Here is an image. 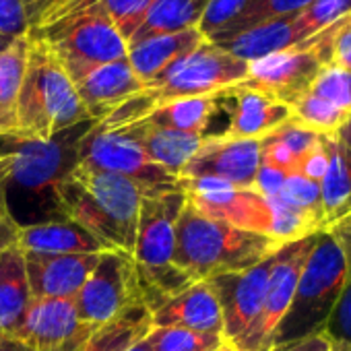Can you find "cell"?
<instances>
[{
	"instance_id": "34",
	"label": "cell",
	"mask_w": 351,
	"mask_h": 351,
	"mask_svg": "<svg viewBox=\"0 0 351 351\" xmlns=\"http://www.w3.org/2000/svg\"><path fill=\"white\" fill-rule=\"evenodd\" d=\"M287 207L312 217L320 232H324V209H322V199H320V184L304 178L302 173H289L285 178V184L281 193L275 197Z\"/></svg>"
},
{
	"instance_id": "43",
	"label": "cell",
	"mask_w": 351,
	"mask_h": 351,
	"mask_svg": "<svg viewBox=\"0 0 351 351\" xmlns=\"http://www.w3.org/2000/svg\"><path fill=\"white\" fill-rule=\"evenodd\" d=\"M326 169H328V134H322L318 145L300 161L298 173H302L304 178L320 184Z\"/></svg>"
},
{
	"instance_id": "4",
	"label": "cell",
	"mask_w": 351,
	"mask_h": 351,
	"mask_svg": "<svg viewBox=\"0 0 351 351\" xmlns=\"http://www.w3.org/2000/svg\"><path fill=\"white\" fill-rule=\"evenodd\" d=\"M89 120L60 60L42 42L29 38L25 77L17 97L15 132L38 141H52L60 132Z\"/></svg>"
},
{
	"instance_id": "32",
	"label": "cell",
	"mask_w": 351,
	"mask_h": 351,
	"mask_svg": "<svg viewBox=\"0 0 351 351\" xmlns=\"http://www.w3.org/2000/svg\"><path fill=\"white\" fill-rule=\"evenodd\" d=\"M291 120L318 134H335L349 120V116L330 101L308 91L291 106Z\"/></svg>"
},
{
	"instance_id": "40",
	"label": "cell",
	"mask_w": 351,
	"mask_h": 351,
	"mask_svg": "<svg viewBox=\"0 0 351 351\" xmlns=\"http://www.w3.org/2000/svg\"><path fill=\"white\" fill-rule=\"evenodd\" d=\"M269 136H273V138H277L279 143H283V145L298 157V161H302V159L318 145V141H320L322 134H318V132H314V130H310V128H304V126H300L298 122L289 120L287 124H283L281 128H277V130L271 132Z\"/></svg>"
},
{
	"instance_id": "5",
	"label": "cell",
	"mask_w": 351,
	"mask_h": 351,
	"mask_svg": "<svg viewBox=\"0 0 351 351\" xmlns=\"http://www.w3.org/2000/svg\"><path fill=\"white\" fill-rule=\"evenodd\" d=\"M27 36L42 42L66 73L124 60L128 52L101 0H60Z\"/></svg>"
},
{
	"instance_id": "13",
	"label": "cell",
	"mask_w": 351,
	"mask_h": 351,
	"mask_svg": "<svg viewBox=\"0 0 351 351\" xmlns=\"http://www.w3.org/2000/svg\"><path fill=\"white\" fill-rule=\"evenodd\" d=\"M275 254L246 271L223 273L207 279L223 314V341L232 347L248 335L263 310Z\"/></svg>"
},
{
	"instance_id": "33",
	"label": "cell",
	"mask_w": 351,
	"mask_h": 351,
	"mask_svg": "<svg viewBox=\"0 0 351 351\" xmlns=\"http://www.w3.org/2000/svg\"><path fill=\"white\" fill-rule=\"evenodd\" d=\"M147 339L153 351H217L226 343L221 335L197 332L182 326H153Z\"/></svg>"
},
{
	"instance_id": "44",
	"label": "cell",
	"mask_w": 351,
	"mask_h": 351,
	"mask_svg": "<svg viewBox=\"0 0 351 351\" xmlns=\"http://www.w3.org/2000/svg\"><path fill=\"white\" fill-rule=\"evenodd\" d=\"M330 64L351 71V27L341 21L332 25L330 40Z\"/></svg>"
},
{
	"instance_id": "21",
	"label": "cell",
	"mask_w": 351,
	"mask_h": 351,
	"mask_svg": "<svg viewBox=\"0 0 351 351\" xmlns=\"http://www.w3.org/2000/svg\"><path fill=\"white\" fill-rule=\"evenodd\" d=\"M306 40H310V38L302 29V25L298 21V13H295L289 17H281V19L269 21L263 25L250 27L246 32L217 40L213 44L246 62H252V60L265 58L269 54L295 48Z\"/></svg>"
},
{
	"instance_id": "38",
	"label": "cell",
	"mask_w": 351,
	"mask_h": 351,
	"mask_svg": "<svg viewBox=\"0 0 351 351\" xmlns=\"http://www.w3.org/2000/svg\"><path fill=\"white\" fill-rule=\"evenodd\" d=\"M332 345L351 349V279L345 281L322 330Z\"/></svg>"
},
{
	"instance_id": "31",
	"label": "cell",
	"mask_w": 351,
	"mask_h": 351,
	"mask_svg": "<svg viewBox=\"0 0 351 351\" xmlns=\"http://www.w3.org/2000/svg\"><path fill=\"white\" fill-rule=\"evenodd\" d=\"M312 0H252V3L240 13V17L236 21H232L221 34L209 38V42H217L230 36H236L240 32H246L250 27L281 19V17H289L295 15L300 11H304Z\"/></svg>"
},
{
	"instance_id": "54",
	"label": "cell",
	"mask_w": 351,
	"mask_h": 351,
	"mask_svg": "<svg viewBox=\"0 0 351 351\" xmlns=\"http://www.w3.org/2000/svg\"><path fill=\"white\" fill-rule=\"evenodd\" d=\"M15 40H17V38H15ZM15 40H13V38H7V36H0V54H3Z\"/></svg>"
},
{
	"instance_id": "55",
	"label": "cell",
	"mask_w": 351,
	"mask_h": 351,
	"mask_svg": "<svg viewBox=\"0 0 351 351\" xmlns=\"http://www.w3.org/2000/svg\"><path fill=\"white\" fill-rule=\"evenodd\" d=\"M219 351H238V349H234L232 345H228V343H223V345L219 347Z\"/></svg>"
},
{
	"instance_id": "16",
	"label": "cell",
	"mask_w": 351,
	"mask_h": 351,
	"mask_svg": "<svg viewBox=\"0 0 351 351\" xmlns=\"http://www.w3.org/2000/svg\"><path fill=\"white\" fill-rule=\"evenodd\" d=\"M186 195L171 191L141 199L136 242L132 261L136 267L155 269L171 265L176 250V223L184 209Z\"/></svg>"
},
{
	"instance_id": "27",
	"label": "cell",
	"mask_w": 351,
	"mask_h": 351,
	"mask_svg": "<svg viewBox=\"0 0 351 351\" xmlns=\"http://www.w3.org/2000/svg\"><path fill=\"white\" fill-rule=\"evenodd\" d=\"M151 328V312L143 304H134L110 322L97 326L81 351H126L145 339Z\"/></svg>"
},
{
	"instance_id": "9",
	"label": "cell",
	"mask_w": 351,
	"mask_h": 351,
	"mask_svg": "<svg viewBox=\"0 0 351 351\" xmlns=\"http://www.w3.org/2000/svg\"><path fill=\"white\" fill-rule=\"evenodd\" d=\"M89 122L79 134L71 128L60 132L52 141H38L19 132L0 134V157L7 163L9 182H15L32 193H52L58 182L77 165V145L83 132L89 130ZM81 126V124H79Z\"/></svg>"
},
{
	"instance_id": "52",
	"label": "cell",
	"mask_w": 351,
	"mask_h": 351,
	"mask_svg": "<svg viewBox=\"0 0 351 351\" xmlns=\"http://www.w3.org/2000/svg\"><path fill=\"white\" fill-rule=\"evenodd\" d=\"M335 136H337V141L351 153V118L335 132Z\"/></svg>"
},
{
	"instance_id": "53",
	"label": "cell",
	"mask_w": 351,
	"mask_h": 351,
	"mask_svg": "<svg viewBox=\"0 0 351 351\" xmlns=\"http://www.w3.org/2000/svg\"><path fill=\"white\" fill-rule=\"evenodd\" d=\"M126 351H153V347H151V343H149V339L145 337V339H141V341H136L130 349H126Z\"/></svg>"
},
{
	"instance_id": "25",
	"label": "cell",
	"mask_w": 351,
	"mask_h": 351,
	"mask_svg": "<svg viewBox=\"0 0 351 351\" xmlns=\"http://www.w3.org/2000/svg\"><path fill=\"white\" fill-rule=\"evenodd\" d=\"M17 246L21 252L40 254H93L106 252L104 244L97 242L77 223H42L19 228Z\"/></svg>"
},
{
	"instance_id": "46",
	"label": "cell",
	"mask_w": 351,
	"mask_h": 351,
	"mask_svg": "<svg viewBox=\"0 0 351 351\" xmlns=\"http://www.w3.org/2000/svg\"><path fill=\"white\" fill-rule=\"evenodd\" d=\"M271 351H335V345L330 343V339L324 332H318V335H310L300 341L277 345Z\"/></svg>"
},
{
	"instance_id": "7",
	"label": "cell",
	"mask_w": 351,
	"mask_h": 351,
	"mask_svg": "<svg viewBox=\"0 0 351 351\" xmlns=\"http://www.w3.org/2000/svg\"><path fill=\"white\" fill-rule=\"evenodd\" d=\"M77 165L122 176L141 189L143 197L182 191V180L178 176H171L155 161H151L143 147L124 130L106 128L99 122H93L89 130L79 138Z\"/></svg>"
},
{
	"instance_id": "56",
	"label": "cell",
	"mask_w": 351,
	"mask_h": 351,
	"mask_svg": "<svg viewBox=\"0 0 351 351\" xmlns=\"http://www.w3.org/2000/svg\"><path fill=\"white\" fill-rule=\"evenodd\" d=\"M343 23H345V25H349V27H351V13H349V15H347V17H343Z\"/></svg>"
},
{
	"instance_id": "10",
	"label": "cell",
	"mask_w": 351,
	"mask_h": 351,
	"mask_svg": "<svg viewBox=\"0 0 351 351\" xmlns=\"http://www.w3.org/2000/svg\"><path fill=\"white\" fill-rule=\"evenodd\" d=\"M186 201L203 215L244 232L273 234V203L254 189H240L217 178H180ZM275 240V238H273Z\"/></svg>"
},
{
	"instance_id": "26",
	"label": "cell",
	"mask_w": 351,
	"mask_h": 351,
	"mask_svg": "<svg viewBox=\"0 0 351 351\" xmlns=\"http://www.w3.org/2000/svg\"><path fill=\"white\" fill-rule=\"evenodd\" d=\"M207 5L209 0H151L147 15L128 46L155 36H167L199 27Z\"/></svg>"
},
{
	"instance_id": "6",
	"label": "cell",
	"mask_w": 351,
	"mask_h": 351,
	"mask_svg": "<svg viewBox=\"0 0 351 351\" xmlns=\"http://www.w3.org/2000/svg\"><path fill=\"white\" fill-rule=\"evenodd\" d=\"M345 281V254L328 232H320L300 273L289 310L275 332L273 347L322 332Z\"/></svg>"
},
{
	"instance_id": "42",
	"label": "cell",
	"mask_w": 351,
	"mask_h": 351,
	"mask_svg": "<svg viewBox=\"0 0 351 351\" xmlns=\"http://www.w3.org/2000/svg\"><path fill=\"white\" fill-rule=\"evenodd\" d=\"M27 19L23 11V0H0V36L21 38L27 36Z\"/></svg>"
},
{
	"instance_id": "11",
	"label": "cell",
	"mask_w": 351,
	"mask_h": 351,
	"mask_svg": "<svg viewBox=\"0 0 351 351\" xmlns=\"http://www.w3.org/2000/svg\"><path fill=\"white\" fill-rule=\"evenodd\" d=\"M316 240H318V234H312L302 240L283 244L277 250V254L273 258L267 291H265L263 310H261L254 326L234 349H238V351H271L273 349L275 332H277L283 316L289 310L300 273H302Z\"/></svg>"
},
{
	"instance_id": "15",
	"label": "cell",
	"mask_w": 351,
	"mask_h": 351,
	"mask_svg": "<svg viewBox=\"0 0 351 351\" xmlns=\"http://www.w3.org/2000/svg\"><path fill=\"white\" fill-rule=\"evenodd\" d=\"M95 328L79 318L75 298L32 300L19 341L32 351H81Z\"/></svg>"
},
{
	"instance_id": "37",
	"label": "cell",
	"mask_w": 351,
	"mask_h": 351,
	"mask_svg": "<svg viewBox=\"0 0 351 351\" xmlns=\"http://www.w3.org/2000/svg\"><path fill=\"white\" fill-rule=\"evenodd\" d=\"M151 0H101V7L128 44L141 27Z\"/></svg>"
},
{
	"instance_id": "29",
	"label": "cell",
	"mask_w": 351,
	"mask_h": 351,
	"mask_svg": "<svg viewBox=\"0 0 351 351\" xmlns=\"http://www.w3.org/2000/svg\"><path fill=\"white\" fill-rule=\"evenodd\" d=\"M217 95L173 99L155 108L145 120L155 126H163L186 134H205L211 116L217 108Z\"/></svg>"
},
{
	"instance_id": "23",
	"label": "cell",
	"mask_w": 351,
	"mask_h": 351,
	"mask_svg": "<svg viewBox=\"0 0 351 351\" xmlns=\"http://www.w3.org/2000/svg\"><path fill=\"white\" fill-rule=\"evenodd\" d=\"M120 130H124L132 141H136L151 161H155L171 176H178V178L184 165L193 159V155L199 151L205 138V134H186L178 130H169L163 126H155L147 120L122 126Z\"/></svg>"
},
{
	"instance_id": "35",
	"label": "cell",
	"mask_w": 351,
	"mask_h": 351,
	"mask_svg": "<svg viewBox=\"0 0 351 351\" xmlns=\"http://www.w3.org/2000/svg\"><path fill=\"white\" fill-rule=\"evenodd\" d=\"M351 13V0H312L298 13V21L308 38L324 32Z\"/></svg>"
},
{
	"instance_id": "2",
	"label": "cell",
	"mask_w": 351,
	"mask_h": 351,
	"mask_svg": "<svg viewBox=\"0 0 351 351\" xmlns=\"http://www.w3.org/2000/svg\"><path fill=\"white\" fill-rule=\"evenodd\" d=\"M248 66L250 62L205 40L155 81L147 83L141 93L118 106L99 124L106 128H122L145 120L155 108L173 99L207 95L223 97L226 91L238 87L248 77Z\"/></svg>"
},
{
	"instance_id": "47",
	"label": "cell",
	"mask_w": 351,
	"mask_h": 351,
	"mask_svg": "<svg viewBox=\"0 0 351 351\" xmlns=\"http://www.w3.org/2000/svg\"><path fill=\"white\" fill-rule=\"evenodd\" d=\"M326 232L341 246V250L345 254V263H347V279H351V219H343V221L330 226Z\"/></svg>"
},
{
	"instance_id": "22",
	"label": "cell",
	"mask_w": 351,
	"mask_h": 351,
	"mask_svg": "<svg viewBox=\"0 0 351 351\" xmlns=\"http://www.w3.org/2000/svg\"><path fill=\"white\" fill-rule=\"evenodd\" d=\"M207 38L199 32V27L178 32V34L155 36V38L130 44L126 52V60L136 73V77L147 85L155 81L159 75H163L169 66L182 60L186 54H191Z\"/></svg>"
},
{
	"instance_id": "3",
	"label": "cell",
	"mask_w": 351,
	"mask_h": 351,
	"mask_svg": "<svg viewBox=\"0 0 351 351\" xmlns=\"http://www.w3.org/2000/svg\"><path fill=\"white\" fill-rule=\"evenodd\" d=\"M281 246V242L269 236L211 219L186 201L176 223L171 265L182 269L197 283L215 275L246 271L273 256Z\"/></svg>"
},
{
	"instance_id": "39",
	"label": "cell",
	"mask_w": 351,
	"mask_h": 351,
	"mask_svg": "<svg viewBox=\"0 0 351 351\" xmlns=\"http://www.w3.org/2000/svg\"><path fill=\"white\" fill-rule=\"evenodd\" d=\"M252 3V0H209L207 11L199 23V32L209 40L221 34L232 21L240 17V13Z\"/></svg>"
},
{
	"instance_id": "50",
	"label": "cell",
	"mask_w": 351,
	"mask_h": 351,
	"mask_svg": "<svg viewBox=\"0 0 351 351\" xmlns=\"http://www.w3.org/2000/svg\"><path fill=\"white\" fill-rule=\"evenodd\" d=\"M343 219H351V195H349V199L343 203V207L326 221V228H324V232L330 228V226H335V223H339V221H343Z\"/></svg>"
},
{
	"instance_id": "12",
	"label": "cell",
	"mask_w": 351,
	"mask_h": 351,
	"mask_svg": "<svg viewBox=\"0 0 351 351\" xmlns=\"http://www.w3.org/2000/svg\"><path fill=\"white\" fill-rule=\"evenodd\" d=\"M134 304H141V300L134 283L132 254L101 252L93 273L75 295L79 318L91 326H101Z\"/></svg>"
},
{
	"instance_id": "59",
	"label": "cell",
	"mask_w": 351,
	"mask_h": 351,
	"mask_svg": "<svg viewBox=\"0 0 351 351\" xmlns=\"http://www.w3.org/2000/svg\"><path fill=\"white\" fill-rule=\"evenodd\" d=\"M217 351H219V349H217Z\"/></svg>"
},
{
	"instance_id": "17",
	"label": "cell",
	"mask_w": 351,
	"mask_h": 351,
	"mask_svg": "<svg viewBox=\"0 0 351 351\" xmlns=\"http://www.w3.org/2000/svg\"><path fill=\"white\" fill-rule=\"evenodd\" d=\"M66 75L93 122L106 120L118 106L145 89V83L136 77L126 58L108 64L83 66Z\"/></svg>"
},
{
	"instance_id": "48",
	"label": "cell",
	"mask_w": 351,
	"mask_h": 351,
	"mask_svg": "<svg viewBox=\"0 0 351 351\" xmlns=\"http://www.w3.org/2000/svg\"><path fill=\"white\" fill-rule=\"evenodd\" d=\"M7 184H9V173H7V163L0 157V223L11 219L9 213V203H7Z\"/></svg>"
},
{
	"instance_id": "20",
	"label": "cell",
	"mask_w": 351,
	"mask_h": 351,
	"mask_svg": "<svg viewBox=\"0 0 351 351\" xmlns=\"http://www.w3.org/2000/svg\"><path fill=\"white\" fill-rule=\"evenodd\" d=\"M223 97H234V110L226 136L232 138H265L283 124L291 120V108L275 101L263 93L234 87L223 93Z\"/></svg>"
},
{
	"instance_id": "58",
	"label": "cell",
	"mask_w": 351,
	"mask_h": 351,
	"mask_svg": "<svg viewBox=\"0 0 351 351\" xmlns=\"http://www.w3.org/2000/svg\"><path fill=\"white\" fill-rule=\"evenodd\" d=\"M5 337H7V335H3V332H0V341H3V339H5Z\"/></svg>"
},
{
	"instance_id": "18",
	"label": "cell",
	"mask_w": 351,
	"mask_h": 351,
	"mask_svg": "<svg viewBox=\"0 0 351 351\" xmlns=\"http://www.w3.org/2000/svg\"><path fill=\"white\" fill-rule=\"evenodd\" d=\"M32 300H71L93 273L101 252L40 254L23 252Z\"/></svg>"
},
{
	"instance_id": "8",
	"label": "cell",
	"mask_w": 351,
	"mask_h": 351,
	"mask_svg": "<svg viewBox=\"0 0 351 351\" xmlns=\"http://www.w3.org/2000/svg\"><path fill=\"white\" fill-rule=\"evenodd\" d=\"M330 40L332 25L295 48L252 60L248 77L238 87L263 93L291 108L312 89L322 69L330 64Z\"/></svg>"
},
{
	"instance_id": "57",
	"label": "cell",
	"mask_w": 351,
	"mask_h": 351,
	"mask_svg": "<svg viewBox=\"0 0 351 351\" xmlns=\"http://www.w3.org/2000/svg\"><path fill=\"white\" fill-rule=\"evenodd\" d=\"M335 351H351L349 347H341V345H335Z\"/></svg>"
},
{
	"instance_id": "49",
	"label": "cell",
	"mask_w": 351,
	"mask_h": 351,
	"mask_svg": "<svg viewBox=\"0 0 351 351\" xmlns=\"http://www.w3.org/2000/svg\"><path fill=\"white\" fill-rule=\"evenodd\" d=\"M19 228H21V226H19L13 217L0 223V254H3L11 244H15V242H17Z\"/></svg>"
},
{
	"instance_id": "30",
	"label": "cell",
	"mask_w": 351,
	"mask_h": 351,
	"mask_svg": "<svg viewBox=\"0 0 351 351\" xmlns=\"http://www.w3.org/2000/svg\"><path fill=\"white\" fill-rule=\"evenodd\" d=\"M349 195H351V153L337 141L335 134H328V169L320 182L324 228L326 221L343 207Z\"/></svg>"
},
{
	"instance_id": "51",
	"label": "cell",
	"mask_w": 351,
	"mask_h": 351,
	"mask_svg": "<svg viewBox=\"0 0 351 351\" xmlns=\"http://www.w3.org/2000/svg\"><path fill=\"white\" fill-rule=\"evenodd\" d=\"M0 351H32V347L15 337H5L0 341Z\"/></svg>"
},
{
	"instance_id": "45",
	"label": "cell",
	"mask_w": 351,
	"mask_h": 351,
	"mask_svg": "<svg viewBox=\"0 0 351 351\" xmlns=\"http://www.w3.org/2000/svg\"><path fill=\"white\" fill-rule=\"evenodd\" d=\"M285 178H287V173H283V171H279L275 167H269V165L261 163L252 189L258 195L267 197V199H275L281 193V189L285 184Z\"/></svg>"
},
{
	"instance_id": "41",
	"label": "cell",
	"mask_w": 351,
	"mask_h": 351,
	"mask_svg": "<svg viewBox=\"0 0 351 351\" xmlns=\"http://www.w3.org/2000/svg\"><path fill=\"white\" fill-rule=\"evenodd\" d=\"M261 163L269 165V167H275L283 173H298V157L283 145L279 143L277 138L273 136H265L261 138Z\"/></svg>"
},
{
	"instance_id": "19",
	"label": "cell",
	"mask_w": 351,
	"mask_h": 351,
	"mask_svg": "<svg viewBox=\"0 0 351 351\" xmlns=\"http://www.w3.org/2000/svg\"><path fill=\"white\" fill-rule=\"evenodd\" d=\"M153 326H182L223 337V314L207 281H197L151 314Z\"/></svg>"
},
{
	"instance_id": "36",
	"label": "cell",
	"mask_w": 351,
	"mask_h": 351,
	"mask_svg": "<svg viewBox=\"0 0 351 351\" xmlns=\"http://www.w3.org/2000/svg\"><path fill=\"white\" fill-rule=\"evenodd\" d=\"M310 91L330 101L351 118V71L328 64L322 69Z\"/></svg>"
},
{
	"instance_id": "24",
	"label": "cell",
	"mask_w": 351,
	"mask_h": 351,
	"mask_svg": "<svg viewBox=\"0 0 351 351\" xmlns=\"http://www.w3.org/2000/svg\"><path fill=\"white\" fill-rule=\"evenodd\" d=\"M29 306L32 291L25 256L15 242L0 254V332L19 339Z\"/></svg>"
},
{
	"instance_id": "28",
	"label": "cell",
	"mask_w": 351,
	"mask_h": 351,
	"mask_svg": "<svg viewBox=\"0 0 351 351\" xmlns=\"http://www.w3.org/2000/svg\"><path fill=\"white\" fill-rule=\"evenodd\" d=\"M29 38H17L0 54V134L17 130V97L25 77Z\"/></svg>"
},
{
	"instance_id": "14",
	"label": "cell",
	"mask_w": 351,
	"mask_h": 351,
	"mask_svg": "<svg viewBox=\"0 0 351 351\" xmlns=\"http://www.w3.org/2000/svg\"><path fill=\"white\" fill-rule=\"evenodd\" d=\"M261 167V141L205 134L199 151L184 165L180 178H217L240 189H252Z\"/></svg>"
},
{
	"instance_id": "1",
	"label": "cell",
	"mask_w": 351,
	"mask_h": 351,
	"mask_svg": "<svg viewBox=\"0 0 351 351\" xmlns=\"http://www.w3.org/2000/svg\"><path fill=\"white\" fill-rule=\"evenodd\" d=\"M143 193L136 184L108 171L75 165L54 189L58 211L106 250L132 254Z\"/></svg>"
}]
</instances>
